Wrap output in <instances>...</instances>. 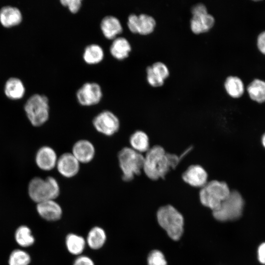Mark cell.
<instances>
[{"instance_id":"cell-18","label":"cell","mask_w":265,"mask_h":265,"mask_svg":"<svg viewBox=\"0 0 265 265\" xmlns=\"http://www.w3.org/2000/svg\"><path fill=\"white\" fill-rule=\"evenodd\" d=\"M82 56L86 64L94 65L101 63L104 60L105 52L103 47L99 44L91 43L84 48Z\"/></svg>"},{"instance_id":"cell-33","label":"cell","mask_w":265,"mask_h":265,"mask_svg":"<svg viewBox=\"0 0 265 265\" xmlns=\"http://www.w3.org/2000/svg\"><path fill=\"white\" fill-rule=\"evenodd\" d=\"M73 265H95L93 260L89 256L81 254L77 256Z\"/></svg>"},{"instance_id":"cell-7","label":"cell","mask_w":265,"mask_h":265,"mask_svg":"<svg viewBox=\"0 0 265 265\" xmlns=\"http://www.w3.org/2000/svg\"><path fill=\"white\" fill-rule=\"evenodd\" d=\"M244 201L237 191H231L223 201L219 208L212 212L213 217L220 221H227L239 218L242 213Z\"/></svg>"},{"instance_id":"cell-14","label":"cell","mask_w":265,"mask_h":265,"mask_svg":"<svg viewBox=\"0 0 265 265\" xmlns=\"http://www.w3.org/2000/svg\"><path fill=\"white\" fill-rule=\"evenodd\" d=\"M100 28L105 38L110 40L120 36L123 31L120 20L112 15H106L102 19Z\"/></svg>"},{"instance_id":"cell-11","label":"cell","mask_w":265,"mask_h":265,"mask_svg":"<svg viewBox=\"0 0 265 265\" xmlns=\"http://www.w3.org/2000/svg\"><path fill=\"white\" fill-rule=\"evenodd\" d=\"M80 164L71 152H66L58 157L55 168L61 176L70 179L79 173Z\"/></svg>"},{"instance_id":"cell-32","label":"cell","mask_w":265,"mask_h":265,"mask_svg":"<svg viewBox=\"0 0 265 265\" xmlns=\"http://www.w3.org/2000/svg\"><path fill=\"white\" fill-rule=\"evenodd\" d=\"M151 66L153 72L163 80L169 75V70L167 67L161 62H156Z\"/></svg>"},{"instance_id":"cell-4","label":"cell","mask_w":265,"mask_h":265,"mask_svg":"<svg viewBox=\"0 0 265 265\" xmlns=\"http://www.w3.org/2000/svg\"><path fill=\"white\" fill-rule=\"evenodd\" d=\"M157 219L171 238L177 240L181 238L184 231V218L174 207L166 205L160 208L157 212Z\"/></svg>"},{"instance_id":"cell-23","label":"cell","mask_w":265,"mask_h":265,"mask_svg":"<svg viewBox=\"0 0 265 265\" xmlns=\"http://www.w3.org/2000/svg\"><path fill=\"white\" fill-rule=\"evenodd\" d=\"M214 23V17L207 13L200 16H193L190 20V27L193 32L199 33L208 31Z\"/></svg>"},{"instance_id":"cell-5","label":"cell","mask_w":265,"mask_h":265,"mask_svg":"<svg viewBox=\"0 0 265 265\" xmlns=\"http://www.w3.org/2000/svg\"><path fill=\"white\" fill-rule=\"evenodd\" d=\"M24 109L30 123L34 127L43 125L49 119V101L45 95L35 94L30 96L25 104Z\"/></svg>"},{"instance_id":"cell-6","label":"cell","mask_w":265,"mask_h":265,"mask_svg":"<svg viewBox=\"0 0 265 265\" xmlns=\"http://www.w3.org/2000/svg\"><path fill=\"white\" fill-rule=\"evenodd\" d=\"M231 191L224 182L212 181L201 187L199 193L200 200L205 206L213 211L217 210Z\"/></svg>"},{"instance_id":"cell-24","label":"cell","mask_w":265,"mask_h":265,"mask_svg":"<svg viewBox=\"0 0 265 265\" xmlns=\"http://www.w3.org/2000/svg\"><path fill=\"white\" fill-rule=\"evenodd\" d=\"M25 89L23 82L18 78H10L6 82L4 93L6 96L13 100L22 98L24 95Z\"/></svg>"},{"instance_id":"cell-27","label":"cell","mask_w":265,"mask_h":265,"mask_svg":"<svg viewBox=\"0 0 265 265\" xmlns=\"http://www.w3.org/2000/svg\"><path fill=\"white\" fill-rule=\"evenodd\" d=\"M15 238L17 243L23 247L31 246L35 241L31 230L25 225L19 227L15 231Z\"/></svg>"},{"instance_id":"cell-28","label":"cell","mask_w":265,"mask_h":265,"mask_svg":"<svg viewBox=\"0 0 265 265\" xmlns=\"http://www.w3.org/2000/svg\"><path fill=\"white\" fill-rule=\"evenodd\" d=\"M31 258L26 251L21 249L13 251L9 257V265H28Z\"/></svg>"},{"instance_id":"cell-30","label":"cell","mask_w":265,"mask_h":265,"mask_svg":"<svg viewBox=\"0 0 265 265\" xmlns=\"http://www.w3.org/2000/svg\"><path fill=\"white\" fill-rule=\"evenodd\" d=\"M59 2L72 14L78 13L82 6V0H60Z\"/></svg>"},{"instance_id":"cell-13","label":"cell","mask_w":265,"mask_h":265,"mask_svg":"<svg viewBox=\"0 0 265 265\" xmlns=\"http://www.w3.org/2000/svg\"><path fill=\"white\" fill-rule=\"evenodd\" d=\"M58 158L56 152L52 147L43 146L37 151L35 161L40 169L49 171L55 168Z\"/></svg>"},{"instance_id":"cell-1","label":"cell","mask_w":265,"mask_h":265,"mask_svg":"<svg viewBox=\"0 0 265 265\" xmlns=\"http://www.w3.org/2000/svg\"><path fill=\"white\" fill-rule=\"evenodd\" d=\"M180 160L178 156L167 153L161 146L156 145L150 148L144 156L143 171L153 180L164 178Z\"/></svg>"},{"instance_id":"cell-3","label":"cell","mask_w":265,"mask_h":265,"mask_svg":"<svg viewBox=\"0 0 265 265\" xmlns=\"http://www.w3.org/2000/svg\"><path fill=\"white\" fill-rule=\"evenodd\" d=\"M117 159L123 181H132L143 171L144 156L130 147L122 148L118 153Z\"/></svg>"},{"instance_id":"cell-17","label":"cell","mask_w":265,"mask_h":265,"mask_svg":"<svg viewBox=\"0 0 265 265\" xmlns=\"http://www.w3.org/2000/svg\"><path fill=\"white\" fill-rule=\"evenodd\" d=\"M109 51L113 58L122 61L129 56L132 51V46L126 37L119 36L111 40Z\"/></svg>"},{"instance_id":"cell-31","label":"cell","mask_w":265,"mask_h":265,"mask_svg":"<svg viewBox=\"0 0 265 265\" xmlns=\"http://www.w3.org/2000/svg\"><path fill=\"white\" fill-rule=\"evenodd\" d=\"M146 73L147 81L152 86H159L163 83L164 80L153 72L151 66L146 68Z\"/></svg>"},{"instance_id":"cell-20","label":"cell","mask_w":265,"mask_h":265,"mask_svg":"<svg viewBox=\"0 0 265 265\" xmlns=\"http://www.w3.org/2000/svg\"><path fill=\"white\" fill-rule=\"evenodd\" d=\"M22 20V13L16 7L5 6L0 10V22L4 26L17 25L21 23Z\"/></svg>"},{"instance_id":"cell-25","label":"cell","mask_w":265,"mask_h":265,"mask_svg":"<svg viewBox=\"0 0 265 265\" xmlns=\"http://www.w3.org/2000/svg\"><path fill=\"white\" fill-rule=\"evenodd\" d=\"M247 89L252 100L259 103L265 102V81L255 79L248 85Z\"/></svg>"},{"instance_id":"cell-15","label":"cell","mask_w":265,"mask_h":265,"mask_svg":"<svg viewBox=\"0 0 265 265\" xmlns=\"http://www.w3.org/2000/svg\"><path fill=\"white\" fill-rule=\"evenodd\" d=\"M36 210L43 219L48 221L59 220L63 213L62 207L55 200H49L37 203Z\"/></svg>"},{"instance_id":"cell-8","label":"cell","mask_w":265,"mask_h":265,"mask_svg":"<svg viewBox=\"0 0 265 265\" xmlns=\"http://www.w3.org/2000/svg\"><path fill=\"white\" fill-rule=\"evenodd\" d=\"M92 125L98 132L110 137L119 131L120 121L114 112L109 110H104L94 117Z\"/></svg>"},{"instance_id":"cell-29","label":"cell","mask_w":265,"mask_h":265,"mask_svg":"<svg viewBox=\"0 0 265 265\" xmlns=\"http://www.w3.org/2000/svg\"><path fill=\"white\" fill-rule=\"evenodd\" d=\"M148 265H167L165 258L160 251H152L147 257Z\"/></svg>"},{"instance_id":"cell-9","label":"cell","mask_w":265,"mask_h":265,"mask_svg":"<svg viewBox=\"0 0 265 265\" xmlns=\"http://www.w3.org/2000/svg\"><path fill=\"white\" fill-rule=\"evenodd\" d=\"M103 97L100 84L94 81L83 83L77 90L76 98L78 103L83 106H92L99 104Z\"/></svg>"},{"instance_id":"cell-34","label":"cell","mask_w":265,"mask_h":265,"mask_svg":"<svg viewBox=\"0 0 265 265\" xmlns=\"http://www.w3.org/2000/svg\"><path fill=\"white\" fill-rule=\"evenodd\" d=\"M191 12L193 16H198L207 13L208 11L203 3H199L192 6Z\"/></svg>"},{"instance_id":"cell-26","label":"cell","mask_w":265,"mask_h":265,"mask_svg":"<svg viewBox=\"0 0 265 265\" xmlns=\"http://www.w3.org/2000/svg\"><path fill=\"white\" fill-rule=\"evenodd\" d=\"M227 93L232 97L238 98L244 92V85L240 78L236 76H229L224 83Z\"/></svg>"},{"instance_id":"cell-19","label":"cell","mask_w":265,"mask_h":265,"mask_svg":"<svg viewBox=\"0 0 265 265\" xmlns=\"http://www.w3.org/2000/svg\"><path fill=\"white\" fill-rule=\"evenodd\" d=\"M107 239L105 230L96 226L92 227L88 232L85 238L86 245L92 250H99L102 248Z\"/></svg>"},{"instance_id":"cell-12","label":"cell","mask_w":265,"mask_h":265,"mask_svg":"<svg viewBox=\"0 0 265 265\" xmlns=\"http://www.w3.org/2000/svg\"><path fill=\"white\" fill-rule=\"evenodd\" d=\"M71 153L80 164H86L94 159L96 148L90 140L81 139L74 143Z\"/></svg>"},{"instance_id":"cell-37","label":"cell","mask_w":265,"mask_h":265,"mask_svg":"<svg viewBox=\"0 0 265 265\" xmlns=\"http://www.w3.org/2000/svg\"><path fill=\"white\" fill-rule=\"evenodd\" d=\"M262 143L264 146L265 147V133L264 134L262 137Z\"/></svg>"},{"instance_id":"cell-35","label":"cell","mask_w":265,"mask_h":265,"mask_svg":"<svg viewBox=\"0 0 265 265\" xmlns=\"http://www.w3.org/2000/svg\"><path fill=\"white\" fill-rule=\"evenodd\" d=\"M257 46L259 50L265 54V31L259 35L257 39Z\"/></svg>"},{"instance_id":"cell-2","label":"cell","mask_w":265,"mask_h":265,"mask_svg":"<svg viewBox=\"0 0 265 265\" xmlns=\"http://www.w3.org/2000/svg\"><path fill=\"white\" fill-rule=\"evenodd\" d=\"M27 189L29 197L36 203L55 200L60 193L59 184L53 176L33 178L28 183Z\"/></svg>"},{"instance_id":"cell-21","label":"cell","mask_w":265,"mask_h":265,"mask_svg":"<svg viewBox=\"0 0 265 265\" xmlns=\"http://www.w3.org/2000/svg\"><path fill=\"white\" fill-rule=\"evenodd\" d=\"M65 244L68 251L78 256L82 254L86 245L85 238L75 233H69L66 236Z\"/></svg>"},{"instance_id":"cell-16","label":"cell","mask_w":265,"mask_h":265,"mask_svg":"<svg viewBox=\"0 0 265 265\" xmlns=\"http://www.w3.org/2000/svg\"><path fill=\"white\" fill-rule=\"evenodd\" d=\"M183 180L194 187H203L208 182V174L199 165L190 166L182 175Z\"/></svg>"},{"instance_id":"cell-36","label":"cell","mask_w":265,"mask_h":265,"mask_svg":"<svg viewBox=\"0 0 265 265\" xmlns=\"http://www.w3.org/2000/svg\"><path fill=\"white\" fill-rule=\"evenodd\" d=\"M258 257L259 262L265 265V242L262 243L258 249Z\"/></svg>"},{"instance_id":"cell-10","label":"cell","mask_w":265,"mask_h":265,"mask_svg":"<svg viewBox=\"0 0 265 265\" xmlns=\"http://www.w3.org/2000/svg\"><path fill=\"white\" fill-rule=\"evenodd\" d=\"M127 25L131 32L146 35L153 31L156 21L152 16L147 14L132 13L128 17Z\"/></svg>"},{"instance_id":"cell-22","label":"cell","mask_w":265,"mask_h":265,"mask_svg":"<svg viewBox=\"0 0 265 265\" xmlns=\"http://www.w3.org/2000/svg\"><path fill=\"white\" fill-rule=\"evenodd\" d=\"M129 144L130 148L142 154L146 153L150 148L148 135L140 130L135 131L130 135Z\"/></svg>"}]
</instances>
